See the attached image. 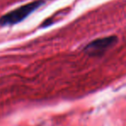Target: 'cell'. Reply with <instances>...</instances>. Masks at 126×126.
<instances>
[{"mask_svg":"<svg viewBox=\"0 0 126 126\" xmlns=\"http://www.w3.org/2000/svg\"><path fill=\"white\" fill-rule=\"evenodd\" d=\"M43 3L44 2L42 0L33 1L5 14L4 16H3L0 18V25L10 26L19 23L22 21H23L24 19H26L30 14H32L36 10H38Z\"/></svg>","mask_w":126,"mask_h":126,"instance_id":"cell-1","label":"cell"},{"mask_svg":"<svg viewBox=\"0 0 126 126\" xmlns=\"http://www.w3.org/2000/svg\"><path fill=\"white\" fill-rule=\"evenodd\" d=\"M118 41V38L116 36H108L103 38L97 39L84 47V51L89 55H100L105 52L106 50L111 48Z\"/></svg>","mask_w":126,"mask_h":126,"instance_id":"cell-2","label":"cell"}]
</instances>
